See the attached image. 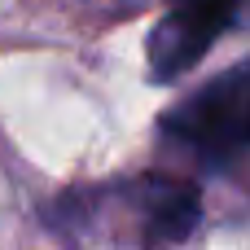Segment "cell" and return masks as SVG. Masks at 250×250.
Returning a JSON list of instances; mask_svg holds the SVG:
<instances>
[{"label":"cell","mask_w":250,"mask_h":250,"mask_svg":"<svg viewBox=\"0 0 250 250\" xmlns=\"http://www.w3.org/2000/svg\"><path fill=\"white\" fill-rule=\"evenodd\" d=\"M163 132L193 145L211 163L250 149V70H229L189 101H180L163 119Z\"/></svg>","instance_id":"cell-1"},{"label":"cell","mask_w":250,"mask_h":250,"mask_svg":"<svg viewBox=\"0 0 250 250\" xmlns=\"http://www.w3.org/2000/svg\"><path fill=\"white\" fill-rule=\"evenodd\" d=\"M237 0H185L149 31V75L154 83H171L193 70L211 44L229 31Z\"/></svg>","instance_id":"cell-2"},{"label":"cell","mask_w":250,"mask_h":250,"mask_svg":"<svg viewBox=\"0 0 250 250\" xmlns=\"http://www.w3.org/2000/svg\"><path fill=\"white\" fill-rule=\"evenodd\" d=\"M198 215H202V198L193 185L154 176L149 207H145V237L149 242H185L198 229Z\"/></svg>","instance_id":"cell-3"}]
</instances>
